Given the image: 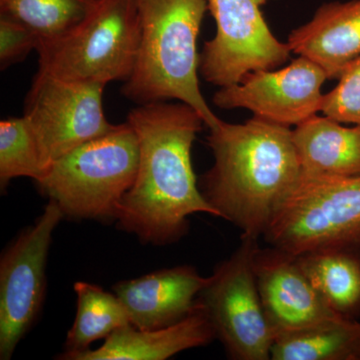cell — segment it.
Segmentation results:
<instances>
[{
  "label": "cell",
  "mask_w": 360,
  "mask_h": 360,
  "mask_svg": "<svg viewBox=\"0 0 360 360\" xmlns=\"http://www.w3.org/2000/svg\"><path fill=\"white\" fill-rule=\"evenodd\" d=\"M127 122L139 139V162L118 210V227L160 246L184 238L194 213L219 217L201 193L191 162L193 142L205 124L200 113L180 101H161L137 106Z\"/></svg>",
  "instance_id": "6da1fadb"
},
{
  "label": "cell",
  "mask_w": 360,
  "mask_h": 360,
  "mask_svg": "<svg viewBox=\"0 0 360 360\" xmlns=\"http://www.w3.org/2000/svg\"><path fill=\"white\" fill-rule=\"evenodd\" d=\"M207 144L214 163L200 179L205 200L245 236H264L302 180L292 129L255 116L220 120Z\"/></svg>",
  "instance_id": "7a4b0ae2"
},
{
  "label": "cell",
  "mask_w": 360,
  "mask_h": 360,
  "mask_svg": "<svg viewBox=\"0 0 360 360\" xmlns=\"http://www.w3.org/2000/svg\"><path fill=\"white\" fill-rule=\"evenodd\" d=\"M141 42L134 72L123 84L132 103L175 99L198 111L208 129L220 120L200 91L198 39L207 0H134Z\"/></svg>",
  "instance_id": "3957f363"
},
{
  "label": "cell",
  "mask_w": 360,
  "mask_h": 360,
  "mask_svg": "<svg viewBox=\"0 0 360 360\" xmlns=\"http://www.w3.org/2000/svg\"><path fill=\"white\" fill-rule=\"evenodd\" d=\"M139 162V139L127 122L54 161L37 186L65 217L115 220Z\"/></svg>",
  "instance_id": "277c9868"
},
{
  "label": "cell",
  "mask_w": 360,
  "mask_h": 360,
  "mask_svg": "<svg viewBox=\"0 0 360 360\" xmlns=\"http://www.w3.org/2000/svg\"><path fill=\"white\" fill-rule=\"evenodd\" d=\"M139 42L134 0H94L84 20L71 32L37 45V72L84 84L125 82L136 65Z\"/></svg>",
  "instance_id": "5b68a950"
},
{
  "label": "cell",
  "mask_w": 360,
  "mask_h": 360,
  "mask_svg": "<svg viewBox=\"0 0 360 360\" xmlns=\"http://www.w3.org/2000/svg\"><path fill=\"white\" fill-rule=\"evenodd\" d=\"M258 248V238L243 234L238 250L215 267L198 296L231 359H271L276 333L258 290L255 271Z\"/></svg>",
  "instance_id": "8992f818"
},
{
  "label": "cell",
  "mask_w": 360,
  "mask_h": 360,
  "mask_svg": "<svg viewBox=\"0 0 360 360\" xmlns=\"http://www.w3.org/2000/svg\"><path fill=\"white\" fill-rule=\"evenodd\" d=\"M264 238L295 255L329 243L360 241V176L300 180Z\"/></svg>",
  "instance_id": "52a82bcc"
},
{
  "label": "cell",
  "mask_w": 360,
  "mask_h": 360,
  "mask_svg": "<svg viewBox=\"0 0 360 360\" xmlns=\"http://www.w3.org/2000/svg\"><path fill=\"white\" fill-rule=\"evenodd\" d=\"M267 0H207L217 33L200 53V75L208 84H238L251 72L274 70L290 58V45L274 37L262 6Z\"/></svg>",
  "instance_id": "ba28073f"
},
{
  "label": "cell",
  "mask_w": 360,
  "mask_h": 360,
  "mask_svg": "<svg viewBox=\"0 0 360 360\" xmlns=\"http://www.w3.org/2000/svg\"><path fill=\"white\" fill-rule=\"evenodd\" d=\"M65 217L49 200L34 224L21 232L0 259V359L16 347L39 316L46 288L47 257L52 234Z\"/></svg>",
  "instance_id": "9c48e42d"
},
{
  "label": "cell",
  "mask_w": 360,
  "mask_h": 360,
  "mask_svg": "<svg viewBox=\"0 0 360 360\" xmlns=\"http://www.w3.org/2000/svg\"><path fill=\"white\" fill-rule=\"evenodd\" d=\"M104 87L37 73L25 115L47 170L66 153L115 129L104 115Z\"/></svg>",
  "instance_id": "30bf717a"
},
{
  "label": "cell",
  "mask_w": 360,
  "mask_h": 360,
  "mask_svg": "<svg viewBox=\"0 0 360 360\" xmlns=\"http://www.w3.org/2000/svg\"><path fill=\"white\" fill-rule=\"evenodd\" d=\"M326 80L321 66L298 56L281 70L255 71L238 84L220 87L213 103L222 110L243 108L266 122L295 127L321 112Z\"/></svg>",
  "instance_id": "8fae6325"
},
{
  "label": "cell",
  "mask_w": 360,
  "mask_h": 360,
  "mask_svg": "<svg viewBox=\"0 0 360 360\" xmlns=\"http://www.w3.org/2000/svg\"><path fill=\"white\" fill-rule=\"evenodd\" d=\"M255 271L265 314L276 338L340 317L322 300L296 255L274 246L259 248Z\"/></svg>",
  "instance_id": "7c38bea8"
},
{
  "label": "cell",
  "mask_w": 360,
  "mask_h": 360,
  "mask_svg": "<svg viewBox=\"0 0 360 360\" xmlns=\"http://www.w3.org/2000/svg\"><path fill=\"white\" fill-rule=\"evenodd\" d=\"M207 281L194 267L181 265L120 281L113 291L127 307L131 326L151 330L174 326L193 314Z\"/></svg>",
  "instance_id": "4fadbf2b"
},
{
  "label": "cell",
  "mask_w": 360,
  "mask_h": 360,
  "mask_svg": "<svg viewBox=\"0 0 360 360\" xmlns=\"http://www.w3.org/2000/svg\"><path fill=\"white\" fill-rule=\"evenodd\" d=\"M288 44L292 53L321 66L328 80L338 79L360 56V0L322 4L290 32Z\"/></svg>",
  "instance_id": "5bb4252c"
},
{
  "label": "cell",
  "mask_w": 360,
  "mask_h": 360,
  "mask_svg": "<svg viewBox=\"0 0 360 360\" xmlns=\"http://www.w3.org/2000/svg\"><path fill=\"white\" fill-rule=\"evenodd\" d=\"M215 338L212 321L198 302L193 314L174 326L141 330L129 324L113 331L97 349L65 360H165L184 350L210 345Z\"/></svg>",
  "instance_id": "9a60e30c"
},
{
  "label": "cell",
  "mask_w": 360,
  "mask_h": 360,
  "mask_svg": "<svg viewBox=\"0 0 360 360\" xmlns=\"http://www.w3.org/2000/svg\"><path fill=\"white\" fill-rule=\"evenodd\" d=\"M302 180L360 176V127L315 115L292 130Z\"/></svg>",
  "instance_id": "2e32d148"
},
{
  "label": "cell",
  "mask_w": 360,
  "mask_h": 360,
  "mask_svg": "<svg viewBox=\"0 0 360 360\" xmlns=\"http://www.w3.org/2000/svg\"><path fill=\"white\" fill-rule=\"evenodd\" d=\"M296 258L329 309L343 319H360V241L317 246Z\"/></svg>",
  "instance_id": "e0dca14e"
},
{
  "label": "cell",
  "mask_w": 360,
  "mask_h": 360,
  "mask_svg": "<svg viewBox=\"0 0 360 360\" xmlns=\"http://www.w3.org/2000/svg\"><path fill=\"white\" fill-rule=\"evenodd\" d=\"M272 360H360V321L342 317L277 335Z\"/></svg>",
  "instance_id": "ac0fdd59"
},
{
  "label": "cell",
  "mask_w": 360,
  "mask_h": 360,
  "mask_svg": "<svg viewBox=\"0 0 360 360\" xmlns=\"http://www.w3.org/2000/svg\"><path fill=\"white\" fill-rule=\"evenodd\" d=\"M73 288L77 296V316L59 359L86 352L94 341L105 340L116 329L131 324L127 307L115 293L85 281H77Z\"/></svg>",
  "instance_id": "d6986e66"
},
{
  "label": "cell",
  "mask_w": 360,
  "mask_h": 360,
  "mask_svg": "<svg viewBox=\"0 0 360 360\" xmlns=\"http://www.w3.org/2000/svg\"><path fill=\"white\" fill-rule=\"evenodd\" d=\"M94 1L0 0V15L18 21L30 28L37 35L39 44L53 41L71 32L84 20Z\"/></svg>",
  "instance_id": "ffe728a7"
},
{
  "label": "cell",
  "mask_w": 360,
  "mask_h": 360,
  "mask_svg": "<svg viewBox=\"0 0 360 360\" xmlns=\"http://www.w3.org/2000/svg\"><path fill=\"white\" fill-rule=\"evenodd\" d=\"M47 168L32 127L25 115L0 122V186L11 179L30 177L39 181Z\"/></svg>",
  "instance_id": "44dd1931"
},
{
  "label": "cell",
  "mask_w": 360,
  "mask_h": 360,
  "mask_svg": "<svg viewBox=\"0 0 360 360\" xmlns=\"http://www.w3.org/2000/svg\"><path fill=\"white\" fill-rule=\"evenodd\" d=\"M338 84L322 99L321 112L342 124L360 127V56L338 77Z\"/></svg>",
  "instance_id": "7402d4cb"
},
{
  "label": "cell",
  "mask_w": 360,
  "mask_h": 360,
  "mask_svg": "<svg viewBox=\"0 0 360 360\" xmlns=\"http://www.w3.org/2000/svg\"><path fill=\"white\" fill-rule=\"evenodd\" d=\"M39 39L25 25L6 16L0 15V66L6 70L9 65L23 60L30 52L37 51Z\"/></svg>",
  "instance_id": "603a6c76"
}]
</instances>
